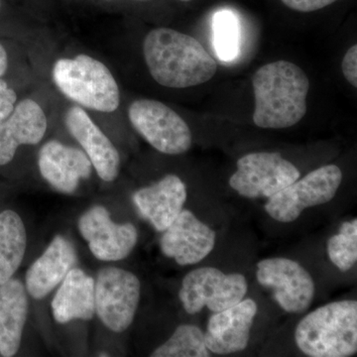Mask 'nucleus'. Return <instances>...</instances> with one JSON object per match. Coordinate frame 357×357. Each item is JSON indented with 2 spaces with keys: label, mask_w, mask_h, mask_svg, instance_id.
Instances as JSON below:
<instances>
[{
  "label": "nucleus",
  "mask_w": 357,
  "mask_h": 357,
  "mask_svg": "<svg viewBox=\"0 0 357 357\" xmlns=\"http://www.w3.org/2000/svg\"><path fill=\"white\" fill-rule=\"evenodd\" d=\"M145 62L161 86L185 89L206 83L218 64L198 40L171 28L152 30L143 42Z\"/></svg>",
  "instance_id": "f257e3e1"
},
{
  "label": "nucleus",
  "mask_w": 357,
  "mask_h": 357,
  "mask_svg": "<svg viewBox=\"0 0 357 357\" xmlns=\"http://www.w3.org/2000/svg\"><path fill=\"white\" fill-rule=\"evenodd\" d=\"M252 86L258 128H291L306 115L310 82L299 66L287 61L262 66L253 75Z\"/></svg>",
  "instance_id": "f03ea898"
},
{
  "label": "nucleus",
  "mask_w": 357,
  "mask_h": 357,
  "mask_svg": "<svg viewBox=\"0 0 357 357\" xmlns=\"http://www.w3.org/2000/svg\"><path fill=\"white\" fill-rule=\"evenodd\" d=\"M295 342L310 357H349L357 351V302L337 301L318 307L296 326Z\"/></svg>",
  "instance_id": "7ed1b4c3"
},
{
  "label": "nucleus",
  "mask_w": 357,
  "mask_h": 357,
  "mask_svg": "<svg viewBox=\"0 0 357 357\" xmlns=\"http://www.w3.org/2000/svg\"><path fill=\"white\" fill-rule=\"evenodd\" d=\"M54 83L70 100L100 112H114L121 103L119 86L105 64L91 56L60 59L53 68Z\"/></svg>",
  "instance_id": "20e7f679"
},
{
  "label": "nucleus",
  "mask_w": 357,
  "mask_h": 357,
  "mask_svg": "<svg viewBox=\"0 0 357 357\" xmlns=\"http://www.w3.org/2000/svg\"><path fill=\"white\" fill-rule=\"evenodd\" d=\"M342 182L340 167H319L270 197L265 211L276 222H295L306 208L332 201Z\"/></svg>",
  "instance_id": "39448f33"
},
{
  "label": "nucleus",
  "mask_w": 357,
  "mask_h": 357,
  "mask_svg": "<svg viewBox=\"0 0 357 357\" xmlns=\"http://www.w3.org/2000/svg\"><path fill=\"white\" fill-rule=\"evenodd\" d=\"M248 291V282L243 274L201 267L185 275L178 298L188 314H198L206 307L218 312L238 304Z\"/></svg>",
  "instance_id": "423d86ee"
},
{
  "label": "nucleus",
  "mask_w": 357,
  "mask_h": 357,
  "mask_svg": "<svg viewBox=\"0 0 357 357\" xmlns=\"http://www.w3.org/2000/svg\"><path fill=\"white\" fill-rule=\"evenodd\" d=\"M128 117L135 130L161 153L184 154L192 146L187 122L163 102L145 98L135 100L129 107Z\"/></svg>",
  "instance_id": "0eeeda50"
},
{
  "label": "nucleus",
  "mask_w": 357,
  "mask_h": 357,
  "mask_svg": "<svg viewBox=\"0 0 357 357\" xmlns=\"http://www.w3.org/2000/svg\"><path fill=\"white\" fill-rule=\"evenodd\" d=\"M141 284L131 272L117 267L100 270L95 282L96 312L114 333L128 330L139 305Z\"/></svg>",
  "instance_id": "6e6552de"
},
{
  "label": "nucleus",
  "mask_w": 357,
  "mask_h": 357,
  "mask_svg": "<svg viewBox=\"0 0 357 357\" xmlns=\"http://www.w3.org/2000/svg\"><path fill=\"white\" fill-rule=\"evenodd\" d=\"M236 166L229 185L244 198L269 199L300 178L297 167L275 152L249 153Z\"/></svg>",
  "instance_id": "1a4fd4ad"
},
{
  "label": "nucleus",
  "mask_w": 357,
  "mask_h": 357,
  "mask_svg": "<svg viewBox=\"0 0 357 357\" xmlns=\"http://www.w3.org/2000/svg\"><path fill=\"white\" fill-rule=\"evenodd\" d=\"M256 279L273 292L277 304L290 314L306 312L314 301L316 286L311 274L289 258H268L258 262Z\"/></svg>",
  "instance_id": "9d476101"
},
{
  "label": "nucleus",
  "mask_w": 357,
  "mask_h": 357,
  "mask_svg": "<svg viewBox=\"0 0 357 357\" xmlns=\"http://www.w3.org/2000/svg\"><path fill=\"white\" fill-rule=\"evenodd\" d=\"M79 230L91 253L102 261H119L128 257L138 241L132 223H115L102 206L89 208L79 220Z\"/></svg>",
  "instance_id": "9b49d317"
},
{
  "label": "nucleus",
  "mask_w": 357,
  "mask_h": 357,
  "mask_svg": "<svg viewBox=\"0 0 357 357\" xmlns=\"http://www.w3.org/2000/svg\"><path fill=\"white\" fill-rule=\"evenodd\" d=\"M163 232L162 253L181 266L198 264L213 250L217 241L215 230L184 208Z\"/></svg>",
  "instance_id": "f8f14e48"
},
{
  "label": "nucleus",
  "mask_w": 357,
  "mask_h": 357,
  "mask_svg": "<svg viewBox=\"0 0 357 357\" xmlns=\"http://www.w3.org/2000/svg\"><path fill=\"white\" fill-rule=\"evenodd\" d=\"M257 311L255 300L243 299L234 306L215 312L204 333L208 351L215 354L243 351L249 344Z\"/></svg>",
  "instance_id": "ddd939ff"
},
{
  "label": "nucleus",
  "mask_w": 357,
  "mask_h": 357,
  "mask_svg": "<svg viewBox=\"0 0 357 357\" xmlns=\"http://www.w3.org/2000/svg\"><path fill=\"white\" fill-rule=\"evenodd\" d=\"M65 122L68 130L84 148L100 178L105 182L114 181L121 169V157L102 129L79 107L68 109Z\"/></svg>",
  "instance_id": "4468645a"
},
{
  "label": "nucleus",
  "mask_w": 357,
  "mask_h": 357,
  "mask_svg": "<svg viewBox=\"0 0 357 357\" xmlns=\"http://www.w3.org/2000/svg\"><path fill=\"white\" fill-rule=\"evenodd\" d=\"M38 165L42 177L59 192L72 194L83 178L91 174V162L82 150L57 140L40 149Z\"/></svg>",
  "instance_id": "2eb2a0df"
},
{
  "label": "nucleus",
  "mask_w": 357,
  "mask_h": 357,
  "mask_svg": "<svg viewBox=\"0 0 357 357\" xmlns=\"http://www.w3.org/2000/svg\"><path fill=\"white\" fill-rule=\"evenodd\" d=\"M187 201L185 183L178 176L167 175L158 182L138 190L133 202L141 215L163 232L184 208Z\"/></svg>",
  "instance_id": "dca6fc26"
},
{
  "label": "nucleus",
  "mask_w": 357,
  "mask_h": 357,
  "mask_svg": "<svg viewBox=\"0 0 357 357\" xmlns=\"http://www.w3.org/2000/svg\"><path fill=\"white\" fill-rule=\"evenodd\" d=\"M47 117L30 98L21 100L0 123V166L10 163L20 145L38 144L47 130Z\"/></svg>",
  "instance_id": "f3484780"
},
{
  "label": "nucleus",
  "mask_w": 357,
  "mask_h": 357,
  "mask_svg": "<svg viewBox=\"0 0 357 357\" xmlns=\"http://www.w3.org/2000/svg\"><path fill=\"white\" fill-rule=\"evenodd\" d=\"M77 262L73 244L64 236H56L43 255L28 269L26 290L34 299H43L62 283Z\"/></svg>",
  "instance_id": "a211bd4d"
},
{
  "label": "nucleus",
  "mask_w": 357,
  "mask_h": 357,
  "mask_svg": "<svg viewBox=\"0 0 357 357\" xmlns=\"http://www.w3.org/2000/svg\"><path fill=\"white\" fill-rule=\"evenodd\" d=\"M52 311L59 324L93 319L96 314L95 280L79 268H72L52 301Z\"/></svg>",
  "instance_id": "6ab92c4d"
},
{
  "label": "nucleus",
  "mask_w": 357,
  "mask_h": 357,
  "mask_svg": "<svg viewBox=\"0 0 357 357\" xmlns=\"http://www.w3.org/2000/svg\"><path fill=\"white\" fill-rule=\"evenodd\" d=\"M28 307L27 290L22 282L11 278L0 285V356L17 354Z\"/></svg>",
  "instance_id": "aec40b11"
},
{
  "label": "nucleus",
  "mask_w": 357,
  "mask_h": 357,
  "mask_svg": "<svg viewBox=\"0 0 357 357\" xmlns=\"http://www.w3.org/2000/svg\"><path fill=\"white\" fill-rule=\"evenodd\" d=\"M27 234L15 211L0 213V285L13 278L24 258Z\"/></svg>",
  "instance_id": "412c9836"
},
{
  "label": "nucleus",
  "mask_w": 357,
  "mask_h": 357,
  "mask_svg": "<svg viewBox=\"0 0 357 357\" xmlns=\"http://www.w3.org/2000/svg\"><path fill=\"white\" fill-rule=\"evenodd\" d=\"M204 342V333L199 326L181 325L168 340L160 345L152 357H210Z\"/></svg>",
  "instance_id": "4be33fe9"
},
{
  "label": "nucleus",
  "mask_w": 357,
  "mask_h": 357,
  "mask_svg": "<svg viewBox=\"0 0 357 357\" xmlns=\"http://www.w3.org/2000/svg\"><path fill=\"white\" fill-rule=\"evenodd\" d=\"M328 255L340 271L347 272L357 262V220L345 222L340 231L328 239Z\"/></svg>",
  "instance_id": "5701e85b"
},
{
  "label": "nucleus",
  "mask_w": 357,
  "mask_h": 357,
  "mask_svg": "<svg viewBox=\"0 0 357 357\" xmlns=\"http://www.w3.org/2000/svg\"><path fill=\"white\" fill-rule=\"evenodd\" d=\"M213 44L218 57L222 61H231L239 52V23L231 11L215 13L213 20Z\"/></svg>",
  "instance_id": "b1692460"
},
{
  "label": "nucleus",
  "mask_w": 357,
  "mask_h": 357,
  "mask_svg": "<svg viewBox=\"0 0 357 357\" xmlns=\"http://www.w3.org/2000/svg\"><path fill=\"white\" fill-rule=\"evenodd\" d=\"M288 8L298 13H314L335 3L338 0H281Z\"/></svg>",
  "instance_id": "393cba45"
},
{
  "label": "nucleus",
  "mask_w": 357,
  "mask_h": 357,
  "mask_svg": "<svg viewBox=\"0 0 357 357\" xmlns=\"http://www.w3.org/2000/svg\"><path fill=\"white\" fill-rule=\"evenodd\" d=\"M17 96L6 82L0 79V123L13 112Z\"/></svg>",
  "instance_id": "a878e982"
},
{
  "label": "nucleus",
  "mask_w": 357,
  "mask_h": 357,
  "mask_svg": "<svg viewBox=\"0 0 357 357\" xmlns=\"http://www.w3.org/2000/svg\"><path fill=\"white\" fill-rule=\"evenodd\" d=\"M342 74L354 88H357V45L347 50L342 64Z\"/></svg>",
  "instance_id": "bb28decb"
},
{
  "label": "nucleus",
  "mask_w": 357,
  "mask_h": 357,
  "mask_svg": "<svg viewBox=\"0 0 357 357\" xmlns=\"http://www.w3.org/2000/svg\"><path fill=\"white\" fill-rule=\"evenodd\" d=\"M7 67H8V58L4 47L0 44V77L6 74Z\"/></svg>",
  "instance_id": "cd10ccee"
},
{
  "label": "nucleus",
  "mask_w": 357,
  "mask_h": 357,
  "mask_svg": "<svg viewBox=\"0 0 357 357\" xmlns=\"http://www.w3.org/2000/svg\"><path fill=\"white\" fill-rule=\"evenodd\" d=\"M178 1L189 2V1H192V0H178Z\"/></svg>",
  "instance_id": "c85d7f7f"
},
{
  "label": "nucleus",
  "mask_w": 357,
  "mask_h": 357,
  "mask_svg": "<svg viewBox=\"0 0 357 357\" xmlns=\"http://www.w3.org/2000/svg\"><path fill=\"white\" fill-rule=\"evenodd\" d=\"M138 1H147V0H138Z\"/></svg>",
  "instance_id": "c756f323"
}]
</instances>
